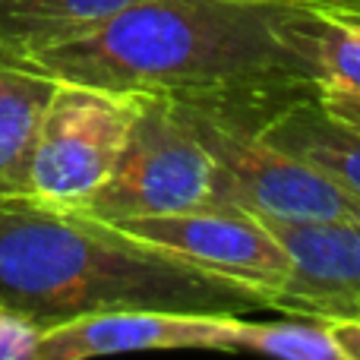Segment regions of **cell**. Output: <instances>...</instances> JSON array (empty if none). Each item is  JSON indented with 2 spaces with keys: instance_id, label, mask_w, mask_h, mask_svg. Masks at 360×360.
<instances>
[{
  "instance_id": "6da1fadb",
  "label": "cell",
  "mask_w": 360,
  "mask_h": 360,
  "mask_svg": "<svg viewBox=\"0 0 360 360\" xmlns=\"http://www.w3.org/2000/svg\"><path fill=\"white\" fill-rule=\"evenodd\" d=\"M297 4L139 0L89 35L10 63L108 92L162 95L259 127L285 105L316 98L291 38Z\"/></svg>"
},
{
  "instance_id": "7a4b0ae2",
  "label": "cell",
  "mask_w": 360,
  "mask_h": 360,
  "mask_svg": "<svg viewBox=\"0 0 360 360\" xmlns=\"http://www.w3.org/2000/svg\"><path fill=\"white\" fill-rule=\"evenodd\" d=\"M0 307L38 329L108 310H269V300L108 221L32 196H0Z\"/></svg>"
},
{
  "instance_id": "3957f363",
  "label": "cell",
  "mask_w": 360,
  "mask_h": 360,
  "mask_svg": "<svg viewBox=\"0 0 360 360\" xmlns=\"http://www.w3.org/2000/svg\"><path fill=\"white\" fill-rule=\"evenodd\" d=\"M180 108L212 155L218 205L281 221L360 218V196L304 158L275 149L256 124L193 105Z\"/></svg>"
},
{
  "instance_id": "277c9868",
  "label": "cell",
  "mask_w": 360,
  "mask_h": 360,
  "mask_svg": "<svg viewBox=\"0 0 360 360\" xmlns=\"http://www.w3.org/2000/svg\"><path fill=\"white\" fill-rule=\"evenodd\" d=\"M218 205L215 165L196 136L186 111L162 95H143L136 124L114 174L79 205L98 221L139 215H171Z\"/></svg>"
},
{
  "instance_id": "5b68a950",
  "label": "cell",
  "mask_w": 360,
  "mask_h": 360,
  "mask_svg": "<svg viewBox=\"0 0 360 360\" xmlns=\"http://www.w3.org/2000/svg\"><path fill=\"white\" fill-rule=\"evenodd\" d=\"M143 95L57 79L32 152L29 196L76 212L114 174Z\"/></svg>"
},
{
  "instance_id": "8992f818",
  "label": "cell",
  "mask_w": 360,
  "mask_h": 360,
  "mask_svg": "<svg viewBox=\"0 0 360 360\" xmlns=\"http://www.w3.org/2000/svg\"><path fill=\"white\" fill-rule=\"evenodd\" d=\"M133 240H143L165 253H174L190 266L240 285L269 300L288 285L291 256L281 247L262 218L250 215L234 205H205L193 212H171V215H139L108 221Z\"/></svg>"
},
{
  "instance_id": "52a82bcc",
  "label": "cell",
  "mask_w": 360,
  "mask_h": 360,
  "mask_svg": "<svg viewBox=\"0 0 360 360\" xmlns=\"http://www.w3.org/2000/svg\"><path fill=\"white\" fill-rule=\"evenodd\" d=\"M291 256V275L272 310L313 319H360V218H262Z\"/></svg>"
},
{
  "instance_id": "ba28073f",
  "label": "cell",
  "mask_w": 360,
  "mask_h": 360,
  "mask_svg": "<svg viewBox=\"0 0 360 360\" xmlns=\"http://www.w3.org/2000/svg\"><path fill=\"white\" fill-rule=\"evenodd\" d=\"M237 313L108 310L41 332L35 360H86L124 351H224Z\"/></svg>"
},
{
  "instance_id": "9c48e42d",
  "label": "cell",
  "mask_w": 360,
  "mask_h": 360,
  "mask_svg": "<svg viewBox=\"0 0 360 360\" xmlns=\"http://www.w3.org/2000/svg\"><path fill=\"white\" fill-rule=\"evenodd\" d=\"M259 133L275 149L304 158L307 165L360 196V130L332 117L316 98L285 105L262 120Z\"/></svg>"
},
{
  "instance_id": "30bf717a",
  "label": "cell",
  "mask_w": 360,
  "mask_h": 360,
  "mask_svg": "<svg viewBox=\"0 0 360 360\" xmlns=\"http://www.w3.org/2000/svg\"><path fill=\"white\" fill-rule=\"evenodd\" d=\"M139 0H0V57L19 60L82 38Z\"/></svg>"
},
{
  "instance_id": "8fae6325",
  "label": "cell",
  "mask_w": 360,
  "mask_h": 360,
  "mask_svg": "<svg viewBox=\"0 0 360 360\" xmlns=\"http://www.w3.org/2000/svg\"><path fill=\"white\" fill-rule=\"evenodd\" d=\"M291 38L319 92L360 95V19L319 0H300L291 16Z\"/></svg>"
},
{
  "instance_id": "7c38bea8",
  "label": "cell",
  "mask_w": 360,
  "mask_h": 360,
  "mask_svg": "<svg viewBox=\"0 0 360 360\" xmlns=\"http://www.w3.org/2000/svg\"><path fill=\"white\" fill-rule=\"evenodd\" d=\"M57 79L0 60V196H29L32 152Z\"/></svg>"
},
{
  "instance_id": "4fadbf2b",
  "label": "cell",
  "mask_w": 360,
  "mask_h": 360,
  "mask_svg": "<svg viewBox=\"0 0 360 360\" xmlns=\"http://www.w3.org/2000/svg\"><path fill=\"white\" fill-rule=\"evenodd\" d=\"M224 351H253L285 360H345L329 323L313 316H288L278 323H250L237 316Z\"/></svg>"
},
{
  "instance_id": "5bb4252c",
  "label": "cell",
  "mask_w": 360,
  "mask_h": 360,
  "mask_svg": "<svg viewBox=\"0 0 360 360\" xmlns=\"http://www.w3.org/2000/svg\"><path fill=\"white\" fill-rule=\"evenodd\" d=\"M41 329L32 319L0 307V360H35Z\"/></svg>"
},
{
  "instance_id": "9a60e30c",
  "label": "cell",
  "mask_w": 360,
  "mask_h": 360,
  "mask_svg": "<svg viewBox=\"0 0 360 360\" xmlns=\"http://www.w3.org/2000/svg\"><path fill=\"white\" fill-rule=\"evenodd\" d=\"M316 101L332 114V117L345 120V124L360 130V95L354 92H319Z\"/></svg>"
},
{
  "instance_id": "2e32d148",
  "label": "cell",
  "mask_w": 360,
  "mask_h": 360,
  "mask_svg": "<svg viewBox=\"0 0 360 360\" xmlns=\"http://www.w3.org/2000/svg\"><path fill=\"white\" fill-rule=\"evenodd\" d=\"M329 329L345 360H360V319H332Z\"/></svg>"
},
{
  "instance_id": "e0dca14e",
  "label": "cell",
  "mask_w": 360,
  "mask_h": 360,
  "mask_svg": "<svg viewBox=\"0 0 360 360\" xmlns=\"http://www.w3.org/2000/svg\"><path fill=\"white\" fill-rule=\"evenodd\" d=\"M319 4L332 6V10H342V13H351V16L360 19V0H319Z\"/></svg>"
}]
</instances>
